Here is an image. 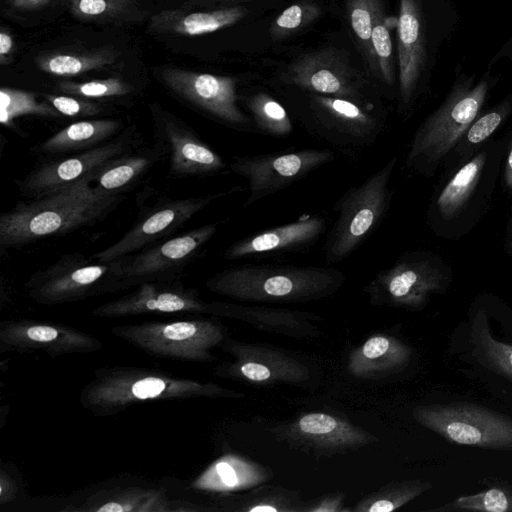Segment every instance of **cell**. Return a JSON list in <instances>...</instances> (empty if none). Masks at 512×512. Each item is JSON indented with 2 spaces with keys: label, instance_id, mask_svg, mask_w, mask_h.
Returning <instances> with one entry per match:
<instances>
[{
  "label": "cell",
  "instance_id": "8992f818",
  "mask_svg": "<svg viewBox=\"0 0 512 512\" xmlns=\"http://www.w3.org/2000/svg\"><path fill=\"white\" fill-rule=\"evenodd\" d=\"M398 157L392 156L362 183L346 191L335 203L337 219L325 241L327 264L350 256L374 231L387 213L393 192L390 187Z\"/></svg>",
  "mask_w": 512,
  "mask_h": 512
},
{
  "label": "cell",
  "instance_id": "f6af8a7d",
  "mask_svg": "<svg viewBox=\"0 0 512 512\" xmlns=\"http://www.w3.org/2000/svg\"><path fill=\"white\" fill-rule=\"evenodd\" d=\"M503 190L512 197V134H509L501 170Z\"/></svg>",
  "mask_w": 512,
  "mask_h": 512
},
{
  "label": "cell",
  "instance_id": "b9f144b4",
  "mask_svg": "<svg viewBox=\"0 0 512 512\" xmlns=\"http://www.w3.org/2000/svg\"><path fill=\"white\" fill-rule=\"evenodd\" d=\"M166 388L163 380L156 377H146L135 382L132 386V394L139 399L154 398L160 395Z\"/></svg>",
  "mask_w": 512,
  "mask_h": 512
},
{
  "label": "cell",
  "instance_id": "f907efd6",
  "mask_svg": "<svg viewBox=\"0 0 512 512\" xmlns=\"http://www.w3.org/2000/svg\"><path fill=\"white\" fill-rule=\"evenodd\" d=\"M100 512H122L124 508L118 503H107L98 509Z\"/></svg>",
  "mask_w": 512,
  "mask_h": 512
},
{
  "label": "cell",
  "instance_id": "d4e9b609",
  "mask_svg": "<svg viewBox=\"0 0 512 512\" xmlns=\"http://www.w3.org/2000/svg\"><path fill=\"white\" fill-rule=\"evenodd\" d=\"M511 115L512 92L476 117L446 158L442 166L444 171L454 169L472 158Z\"/></svg>",
  "mask_w": 512,
  "mask_h": 512
},
{
  "label": "cell",
  "instance_id": "8fae6325",
  "mask_svg": "<svg viewBox=\"0 0 512 512\" xmlns=\"http://www.w3.org/2000/svg\"><path fill=\"white\" fill-rule=\"evenodd\" d=\"M161 81L179 98L217 122L241 132H257L252 118L238 104L236 78L166 68L161 71Z\"/></svg>",
  "mask_w": 512,
  "mask_h": 512
},
{
  "label": "cell",
  "instance_id": "5bb4252c",
  "mask_svg": "<svg viewBox=\"0 0 512 512\" xmlns=\"http://www.w3.org/2000/svg\"><path fill=\"white\" fill-rule=\"evenodd\" d=\"M282 81L305 92L374 106L365 93V82L334 49H322L299 57L287 68Z\"/></svg>",
  "mask_w": 512,
  "mask_h": 512
},
{
  "label": "cell",
  "instance_id": "f35d334b",
  "mask_svg": "<svg viewBox=\"0 0 512 512\" xmlns=\"http://www.w3.org/2000/svg\"><path fill=\"white\" fill-rule=\"evenodd\" d=\"M320 14L319 7L310 2H300L287 7L274 20L270 34L274 38L289 36L311 24Z\"/></svg>",
  "mask_w": 512,
  "mask_h": 512
},
{
  "label": "cell",
  "instance_id": "f546056e",
  "mask_svg": "<svg viewBox=\"0 0 512 512\" xmlns=\"http://www.w3.org/2000/svg\"><path fill=\"white\" fill-rule=\"evenodd\" d=\"M486 490L461 495L440 507L429 509L438 512H512V485L495 478H484Z\"/></svg>",
  "mask_w": 512,
  "mask_h": 512
},
{
  "label": "cell",
  "instance_id": "836d02e7",
  "mask_svg": "<svg viewBox=\"0 0 512 512\" xmlns=\"http://www.w3.org/2000/svg\"><path fill=\"white\" fill-rule=\"evenodd\" d=\"M25 115L57 118L60 113L45 99L38 100L36 94L32 92L2 87L0 89L1 124L11 127L15 119Z\"/></svg>",
  "mask_w": 512,
  "mask_h": 512
},
{
  "label": "cell",
  "instance_id": "7dc6e473",
  "mask_svg": "<svg viewBox=\"0 0 512 512\" xmlns=\"http://www.w3.org/2000/svg\"><path fill=\"white\" fill-rule=\"evenodd\" d=\"M54 0H4L5 4L17 11H35L48 6Z\"/></svg>",
  "mask_w": 512,
  "mask_h": 512
},
{
  "label": "cell",
  "instance_id": "7bdbcfd3",
  "mask_svg": "<svg viewBox=\"0 0 512 512\" xmlns=\"http://www.w3.org/2000/svg\"><path fill=\"white\" fill-rule=\"evenodd\" d=\"M343 495L341 494H332L327 496H322L318 499H314L310 503L304 505L303 511L308 512H340L346 511V508H343Z\"/></svg>",
  "mask_w": 512,
  "mask_h": 512
},
{
  "label": "cell",
  "instance_id": "f1b7e54d",
  "mask_svg": "<svg viewBox=\"0 0 512 512\" xmlns=\"http://www.w3.org/2000/svg\"><path fill=\"white\" fill-rule=\"evenodd\" d=\"M118 53L111 48L90 51H53L37 58V67L51 75L77 76L112 65Z\"/></svg>",
  "mask_w": 512,
  "mask_h": 512
},
{
  "label": "cell",
  "instance_id": "ac0fdd59",
  "mask_svg": "<svg viewBox=\"0 0 512 512\" xmlns=\"http://www.w3.org/2000/svg\"><path fill=\"white\" fill-rule=\"evenodd\" d=\"M326 229L319 215H305L294 222L268 228L233 243L224 253L228 260L294 251L315 243Z\"/></svg>",
  "mask_w": 512,
  "mask_h": 512
},
{
  "label": "cell",
  "instance_id": "83f0119b",
  "mask_svg": "<svg viewBox=\"0 0 512 512\" xmlns=\"http://www.w3.org/2000/svg\"><path fill=\"white\" fill-rule=\"evenodd\" d=\"M471 355L485 369L512 381V344L493 337L484 312L471 322Z\"/></svg>",
  "mask_w": 512,
  "mask_h": 512
},
{
  "label": "cell",
  "instance_id": "ab89813d",
  "mask_svg": "<svg viewBox=\"0 0 512 512\" xmlns=\"http://www.w3.org/2000/svg\"><path fill=\"white\" fill-rule=\"evenodd\" d=\"M137 298V302L133 301V305L152 311L176 312L197 305L194 300H189L178 292L155 291L152 286L144 287Z\"/></svg>",
  "mask_w": 512,
  "mask_h": 512
},
{
  "label": "cell",
  "instance_id": "484cf974",
  "mask_svg": "<svg viewBox=\"0 0 512 512\" xmlns=\"http://www.w3.org/2000/svg\"><path fill=\"white\" fill-rule=\"evenodd\" d=\"M164 154L156 142L154 148H145L135 154L131 152L111 161L93 178L92 183L100 190L122 194L139 180Z\"/></svg>",
  "mask_w": 512,
  "mask_h": 512
},
{
  "label": "cell",
  "instance_id": "6da1fadb",
  "mask_svg": "<svg viewBox=\"0 0 512 512\" xmlns=\"http://www.w3.org/2000/svg\"><path fill=\"white\" fill-rule=\"evenodd\" d=\"M93 177L62 187L0 216V248H18L31 242L65 234L104 219L123 199L102 191Z\"/></svg>",
  "mask_w": 512,
  "mask_h": 512
},
{
  "label": "cell",
  "instance_id": "9a60e30c",
  "mask_svg": "<svg viewBox=\"0 0 512 512\" xmlns=\"http://www.w3.org/2000/svg\"><path fill=\"white\" fill-rule=\"evenodd\" d=\"M156 142L169 158L173 176H210L221 172L223 158L185 123L159 106L151 107Z\"/></svg>",
  "mask_w": 512,
  "mask_h": 512
},
{
  "label": "cell",
  "instance_id": "74e56055",
  "mask_svg": "<svg viewBox=\"0 0 512 512\" xmlns=\"http://www.w3.org/2000/svg\"><path fill=\"white\" fill-rule=\"evenodd\" d=\"M58 90L64 94L87 99L124 97L134 92L132 84L117 77L95 79L86 82L63 81Z\"/></svg>",
  "mask_w": 512,
  "mask_h": 512
},
{
  "label": "cell",
  "instance_id": "30bf717a",
  "mask_svg": "<svg viewBox=\"0 0 512 512\" xmlns=\"http://www.w3.org/2000/svg\"><path fill=\"white\" fill-rule=\"evenodd\" d=\"M336 158L327 148H305L251 156H235L230 169L248 181L245 202H255L285 189Z\"/></svg>",
  "mask_w": 512,
  "mask_h": 512
},
{
  "label": "cell",
  "instance_id": "44dd1931",
  "mask_svg": "<svg viewBox=\"0 0 512 512\" xmlns=\"http://www.w3.org/2000/svg\"><path fill=\"white\" fill-rule=\"evenodd\" d=\"M412 354V348L396 337L374 335L351 352L347 368L358 378H379L404 369Z\"/></svg>",
  "mask_w": 512,
  "mask_h": 512
},
{
  "label": "cell",
  "instance_id": "7402d4cb",
  "mask_svg": "<svg viewBox=\"0 0 512 512\" xmlns=\"http://www.w3.org/2000/svg\"><path fill=\"white\" fill-rule=\"evenodd\" d=\"M246 14L240 6L205 11L166 9L150 18L148 29L156 34L199 36L231 26Z\"/></svg>",
  "mask_w": 512,
  "mask_h": 512
},
{
  "label": "cell",
  "instance_id": "c3c4849f",
  "mask_svg": "<svg viewBox=\"0 0 512 512\" xmlns=\"http://www.w3.org/2000/svg\"><path fill=\"white\" fill-rule=\"evenodd\" d=\"M27 336L38 342H48L58 336V331L49 326H34L27 330Z\"/></svg>",
  "mask_w": 512,
  "mask_h": 512
},
{
  "label": "cell",
  "instance_id": "d6986e66",
  "mask_svg": "<svg viewBox=\"0 0 512 512\" xmlns=\"http://www.w3.org/2000/svg\"><path fill=\"white\" fill-rule=\"evenodd\" d=\"M121 266L122 258L103 262L80 253L67 254L34 277L41 292L61 295L88 289L107 279H120Z\"/></svg>",
  "mask_w": 512,
  "mask_h": 512
},
{
  "label": "cell",
  "instance_id": "7c38bea8",
  "mask_svg": "<svg viewBox=\"0 0 512 512\" xmlns=\"http://www.w3.org/2000/svg\"><path fill=\"white\" fill-rule=\"evenodd\" d=\"M238 188L158 203L150 211L144 212L142 217L118 241L93 254L91 258L108 262L139 252L172 235L211 202L237 191Z\"/></svg>",
  "mask_w": 512,
  "mask_h": 512
},
{
  "label": "cell",
  "instance_id": "816d5d0a",
  "mask_svg": "<svg viewBox=\"0 0 512 512\" xmlns=\"http://www.w3.org/2000/svg\"><path fill=\"white\" fill-rule=\"evenodd\" d=\"M225 1H240V0H225Z\"/></svg>",
  "mask_w": 512,
  "mask_h": 512
},
{
  "label": "cell",
  "instance_id": "52a82bcc",
  "mask_svg": "<svg viewBox=\"0 0 512 512\" xmlns=\"http://www.w3.org/2000/svg\"><path fill=\"white\" fill-rule=\"evenodd\" d=\"M452 277L442 257L427 250H413L379 271L365 292L373 305L421 310L433 295L448 289Z\"/></svg>",
  "mask_w": 512,
  "mask_h": 512
},
{
  "label": "cell",
  "instance_id": "5b68a950",
  "mask_svg": "<svg viewBox=\"0 0 512 512\" xmlns=\"http://www.w3.org/2000/svg\"><path fill=\"white\" fill-rule=\"evenodd\" d=\"M345 282L338 269L296 265H241L213 276L218 293L254 303H304L331 296Z\"/></svg>",
  "mask_w": 512,
  "mask_h": 512
},
{
  "label": "cell",
  "instance_id": "1f68e13d",
  "mask_svg": "<svg viewBox=\"0 0 512 512\" xmlns=\"http://www.w3.org/2000/svg\"><path fill=\"white\" fill-rule=\"evenodd\" d=\"M244 104L257 132L279 138L293 132V123L287 110L270 94L255 92L244 99Z\"/></svg>",
  "mask_w": 512,
  "mask_h": 512
},
{
  "label": "cell",
  "instance_id": "4316f807",
  "mask_svg": "<svg viewBox=\"0 0 512 512\" xmlns=\"http://www.w3.org/2000/svg\"><path fill=\"white\" fill-rule=\"evenodd\" d=\"M272 472L249 459L226 456L215 463L205 476V485L221 491L255 488L268 481Z\"/></svg>",
  "mask_w": 512,
  "mask_h": 512
},
{
  "label": "cell",
  "instance_id": "d590c367",
  "mask_svg": "<svg viewBox=\"0 0 512 512\" xmlns=\"http://www.w3.org/2000/svg\"><path fill=\"white\" fill-rule=\"evenodd\" d=\"M371 44L378 67V75L387 85L392 86L395 82L393 45L381 1L378 2L375 11Z\"/></svg>",
  "mask_w": 512,
  "mask_h": 512
},
{
  "label": "cell",
  "instance_id": "603a6c76",
  "mask_svg": "<svg viewBox=\"0 0 512 512\" xmlns=\"http://www.w3.org/2000/svg\"><path fill=\"white\" fill-rule=\"evenodd\" d=\"M122 127L115 119L80 120L44 140L34 151L48 156L85 151L112 140Z\"/></svg>",
  "mask_w": 512,
  "mask_h": 512
},
{
  "label": "cell",
  "instance_id": "7a4b0ae2",
  "mask_svg": "<svg viewBox=\"0 0 512 512\" xmlns=\"http://www.w3.org/2000/svg\"><path fill=\"white\" fill-rule=\"evenodd\" d=\"M509 134L491 138L466 163L443 171L426 215L430 230L444 239L467 235L492 203Z\"/></svg>",
  "mask_w": 512,
  "mask_h": 512
},
{
  "label": "cell",
  "instance_id": "cb8c5ba5",
  "mask_svg": "<svg viewBox=\"0 0 512 512\" xmlns=\"http://www.w3.org/2000/svg\"><path fill=\"white\" fill-rule=\"evenodd\" d=\"M230 314L255 328L292 337H316L318 316L310 312L264 306H229Z\"/></svg>",
  "mask_w": 512,
  "mask_h": 512
},
{
  "label": "cell",
  "instance_id": "681fc988",
  "mask_svg": "<svg viewBox=\"0 0 512 512\" xmlns=\"http://www.w3.org/2000/svg\"><path fill=\"white\" fill-rule=\"evenodd\" d=\"M512 61V35L504 43V45L494 54L491 60L488 62L487 68L491 69L500 60Z\"/></svg>",
  "mask_w": 512,
  "mask_h": 512
},
{
  "label": "cell",
  "instance_id": "8d00e7d4",
  "mask_svg": "<svg viewBox=\"0 0 512 512\" xmlns=\"http://www.w3.org/2000/svg\"><path fill=\"white\" fill-rule=\"evenodd\" d=\"M380 0H348L347 13L351 29L371 69L378 72L371 44L372 28L377 4Z\"/></svg>",
  "mask_w": 512,
  "mask_h": 512
},
{
  "label": "cell",
  "instance_id": "ffe728a7",
  "mask_svg": "<svg viewBox=\"0 0 512 512\" xmlns=\"http://www.w3.org/2000/svg\"><path fill=\"white\" fill-rule=\"evenodd\" d=\"M237 353V371L248 382L267 385L277 382L300 383L310 376L307 366L268 346L243 345Z\"/></svg>",
  "mask_w": 512,
  "mask_h": 512
},
{
  "label": "cell",
  "instance_id": "277c9868",
  "mask_svg": "<svg viewBox=\"0 0 512 512\" xmlns=\"http://www.w3.org/2000/svg\"><path fill=\"white\" fill-rule=\"evenodd\" d=\"M450 0H400L397 27L399 110L407 115L429 81L437 52L456 31Z\"/></svg>",
  "mask_w": 512,
  "mask_h": 512
},
{
  "label": "cell",
  "instance_id": "9c48e42d",
  "mask_svg": "<svg viewBox=\"0 0 512 512\" xmlns=\"http://www.w3.org/2000/svg\"><path fill=\"white\" fill-rule=\"evenodd\" d=\"M300 120L308 133L349 157L372 145L385 124L374 106L315 93H310Z\"/></svg>",
  "mask_w": 512,
  "mask_h": 512
},
{
  "label": "cell",
  "instance_id": "d6a6232c",
  "mask_svg": "<svg viewBox=\"0 0 512 512\" xmlns=\"http://www.w3.org/2000/svg\"><path fill=\"white\" fill-rule=\"evenodd\" d=\"M73 17L89 22H126L137 20L141 12L133 0H70Z\"/></svg>",
  "mask_w": 512,
  "mask_h": 512
},
{
  "label": "cell",
  "instance_id": "bcb514c9",
  "mask_svg": "<svg viewBox=\"0 0 512 512\" xmlns=\"http://www.w3.org/2000/svg\"><path fill=\"white\" fill-rule=\"evenodd\" d=\"M15 51V43L8 30L1 29L0 32V64L8 65L12 62Z\"/></svg>",
  "mask_w": 512,
  "mask_h": 512
},
{
  "label": "cell",
  "instance_id": "e575fe53",
  "mask_svg": "<svg viewBox=\"0 0 512 512\" xmlns=\"http://www.w3.org/2000/svg\"><path fill=\"white\" fill-rule=\"evenodd\" d=\"M305 503L295 491L282 487L264 486L250 491L239 510L248 512L303 511Z\"/></svg>",
  "mask_w": 512,
  "mask_h": 512
},
{
  "label": "cell",
  "instance_id": "2e32d148",
  "mask_svg": "<svg viewBox=\"0 0 512 512\" xmlns=\"http://www.w3.org/2000/svg\"><path fill=\"white\" fill-rule=\"evenodd\" d=\"M218 230L212 223L122 258L120 280L161 276L191 263Z\"/></svg>",
  "mask_w": 512,
  "mask_h": 512
},
{
  "label": "cell",
  "instance_id": "ba28073f",
  "mask_svg": "<svg viewBox=\"0 0 512 512\" xmlns=\"http://www.w3.org/2000/svg\"><path fill=\"white\" fill-rule=\"evenodd\" d=\"M412 416L449 443L512 451V417L488 407L457 401L418 405Z\"/></svg>",
  "mask_w": 512,
  "mask_h": 512
},
{
  "label": "cell",
  "instance_id": "ee69618b",
  "mask_svg": "<svg viewBox=\"0 0 512 512\" xmlns=\"http://www.w3.org/2000/svg\"><path fill=\"white\" fill-rule=\"evenodd\" d=\"M197 332V327L190 322H175L165 326L163 335L166 339L182 341L192 338Z\"/></svg>",
  "mask_w": 512,
  "mask_h": 512
},
{
  "label": "cell",
  "instance_id": "4fadbf2b",
  "mask_svg": "<svg viewBox=\"0 0 512 512\" xmlns=\"http://www.w3.org/2000/svg\"><path fill=\"white\" fill-rule=\"evenodd\" d=\"M132 146L131 134L125 133L76 155L47 161L20 180L19 189L27 197L37 198L93 177L111 161L131 152Z\"/></svg>",
  "mask_w": 512,
  "mask_h": 512
},
{
  "label": "cell",
  "instance_id": "60d3db41",
  "mask_svg": "<svg viewBox=\"0 0 512 512\" xmlns=\"http://www.w3.org/2000/svg\"><path fill=\"white\" fill-rule=\"evenodd\" d=\"M59 113L67 117H92L101 114L104 106L87 98L63 94H43Z\"/></svg>",
  "mask_w": 512,
  "mask_h": 512
},
{
  "label": "cell",
  "instance_id": "3957f363",
  "mask_svg": "<svg viewBox=\"0 0 512 512\" xmlns=\"http://www.w3.org/2000/svg\"><path fill=\"white\" fill-rule=\"evenodd\" d=\"M500 78L501 74L489 68L478 80L475 74H458L441 104L416 129L406 154V167L421 176L435 175L484 110Z\"/></svg>",
  "mask_w": 512,
  "mask_h": 512
},
{
  "label": "cell",
  "instance_id": "e0dca14e",
  "mask_svg": "<svg viewBox=\"0 0 512 512\" xmlns=\"http://www.w3.org/2000/svg\"><path fill=\"white\" fill-rule=\"evenodd\" d=\"M285 438L293 446L316 455L341 453L377 440L360 427L323 412L298 418L287 427Z\"/></svg>",
  "mask_w": 512,
  "mask_h": 512
},
{
  "label": "cell",
  "instance_id": "4dcf8cb0",
  "mask_svg": "<svg viewBox=\"0 0 512 512\" xmlns=\"http://www.w3.org/2000/svg\"><path fill=\"white\" fill-rule=\"evenodd\" d=\"M433 485L420 479L392 481L379 490L364 496L353 510L358 512H391L406 505Z\"/></svg>",
  "mask_w": 512,
  "mask_h": 512
}]
</instances>
